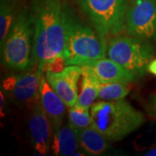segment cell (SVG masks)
I'll return each mask as SVG.
<instances>
[{
  "instance_id": "6da1fadb",
  "label": "cell",
  "mask_w": 156,
  "mask_h": 156,
  "mask_svg": "<svg viewBox=\"0 0 156 156\" xmlns=\"http://www.w3.org/2000/svg\"><path fill=\"white\" fill-rule=\"evenodd\" d=\"M34 20V47L31 67L44 73L48 62L64 49L73 15L67 0H30Z\"/></svg>"
},
{
  "instance_id": "7a4b0ae2",
  "label": "cell",
  "mask_w": 156,
  "mask_h": 156,
  "mask_svg": "<svg viewBox=\"0 0 156 156\" xmlns=\"http://www.w3.org/2000/svg\"><path fill=\"white\" fill-rule=\"evenodd\" d=\"M90 114L93 126L108 141L122 140L145 122L144 115L124 99L96 101Z\"/></svg>"
},
{
  "instance_id": "3957f363",
  "label": "cell",
  "mask_w": 156,
  "mask_h": 156,
  "mask_svg": "<svg viewBox=\"0 0 156 156\" xmlns=\"http://www.w3.org/2000/svg\"><path fill=\"white\" fill-rule=\"evenodd\" d=\"M34 47V20L23 8L17 12L9 33L1 46L2 62L5 67L24 70L31 67Z\"/></svg>"
},
{
  "instance_id": "277c9868",
  "label": "cell",
  "mask_w": 156,
  "mask_h": 156,
  "mask_svg": "<svg viewBox=\"0 0 156 156\" xmlns=\"http://www.w3.org/2000/svg\"><path fill=\"white\" fill-rule=\"evenodd\" d=\"M107 48V39L100 36L95 29L79 22L73 13L62 53L66 64L83 66L104 58Z\"/></svg>"
},
{
  "instance_id": "5b68a950",
  "label": "cell",
  "mask_w": 156,
  "mask_h": 156,
  "mask_svg": "<svg viewBox=\"0 0 156 156\" xmlns=\"http://www.w3.org/2000/svg\"><path fill=\"white\" fill-rule=\"evenodd\" d=\"M96 32L106 38L126 30L128 0H76Z\"/></svg>"
},
{
  "instance_id": "8992f818",
  "label": "cell",
  "mask_w": 156,
  "mask_h": 156,
  "mask_svg": "<svg viewBox=\"0 0 156 156\" xmlns=\"http://www.w3.org/2000/svg\"><path fill=\"white\" fill-rule=\"evenodd\" d=\"M108 58L116 62L136 77H141L147 72V66L152 61L154 51L146 40L132 36L116 37L108 44Z\"/></svg>"
},
{
  "instance_id": "52a82bcc",
  "label": "cell",
  "mask_w": 156,
  "mask_h": 156,
  "mask_svg": "<svg viewBox=\"0 0 156 156\" xmlns=\"http://www.w3.org/2000/svg\"><path fill=\"white\" fill-rule=\"evenodd\" d=\"M127 34L147 40L156 34V0H131L126 13Z\"/></svg>"
},
{
  "instance_id": "ba28073f",
  "label": "cell",
  "mask_w": 156,
  "mask_h": 156,
  "mask_svg": "<svg viewBox=\"0 0 156 156\" xmlns=\"http://www.w3.org/2000/svg\"><path fill=\"white\" fill-rule=\"evenodd\" d=\"M82 74L81 66L67 65L61 72L47 71L45 77L68 108H70L77 101V83Z\"/></svg>"
},
{
  "instance_id": "9c48e42d",
  "label": "cell",
  "mask_w": 156,
  "mask_h": 156,
  "mask_svg": "<svg viewBox=\"0 0 156 156\" xmlns=\"http://www.w3.org/2000/svg\"><path fill=\"white\" fill-rule=\"evenodd\" d=\"M29 127L35 150L41 155H46L51 146V138L54 133L40 100L31 106Z\"/></svg>"
},
{
  "instance_id": "30bf717a",
  "label": "cell",
  "mask_w": 156,
  "mask_h": 156,
  "mask_svg": "<svg viewBox=\"0 0 156 156\" xmlns=\"http://www.w3.org/2000/svg\"><path fill=\"white\" fill-rule=\"evenodd\" d=\"M39 100L50 120L53 133H55L62 126L67 105L51 88L44 75L41 78Z\"/></svg>"
},
{
  "instance_id": "8fae6325",
  "label": "cell",
  "mask_w": 156,
  "mask_h": 156,
  "mask_svg": "<svg viewBox=\"0 0 156 156\" xmlns=\"http://www.w3.org/2000/svg\"><path fill=\"white\" fill-rule=\"evenodd\" d=\"M81 67L83 70L88 71L97 78L101 83H131L136 79L134 74L129 72L125 68L110 58L104 57Z\"/></svg>"
},
{
  "instance_id": "7c38bea8",
  "label": "cell",
  "mask_w": 156,
  "mask_h": 156,
  "mask_svg": "<svg viewBox=\"0 0 156 156\" xmlns=\"http://www.w3.org/2000/svg\"><path fill=\"white\" fill-rule=\"evenodd\" d=\"M27 72L19 76L15 89L12 94L14 99L24 104H31L39 100L40 83L43 72L37 66H32V69Z\"/></svg>"
},
{
  "instance_id": "4fadbf2b",
  "label": "cell",
  "mask_w": 156,
  "mask_h": 156,
  "mask_svg": "<svg viewBox=\"0 0 156 156\" xmlns=\"http://www.w3.org/2000/svg\"><path fill=\"white\" fill-rule=\"evenodd\" d=\"M79 145L77 132L68 123V125L62 126L54 133L51 150L55 155H73L76 154Z\"/></svg>"
},
{
  "instance_id": "5bb4252c",
  "label": "cell",
  "mask_w": 156,
  "mask_h": 156,
  "mask_svg": "<svg viewBox=\"0 0 156 156\" xmlns=\"http://www.w3.org/2000/svg\"><path fill=\"white\" fill-rule=\"evenodd\" d=\"M81 147L90 155H100L108 148V140L92 125L77 132Z\"/></svg>"
},
{
  "instance_id": "9a60e30c",
  "label": "cell",
  "mask_w": 156,
  "mask_h": 156,
  "mask_svg": "<svg viewBox=\"0 0 156 156\" xmlns=\"http://www.w3.org/2000/svg\"><path fill=\"white\" fill-rule=\"evenodd\" d=\"M83 70L81 93L78 95L76 106L89 108L98 97L100 81L86 70Z\"/></svg>"
},
{
  "instance_id": "2e32d148",
  "label": "cell",
  "mask_w": 156,
  "mask_h": 156,
  "mask_svg": "<svg viewBox=\"0 0 156 156\" xmlns=\"http://www.w3.org/2000/svg\"><path fill=\"white\" fill-rule=\"evenodd\" d=\"M17 0H0V45L4 44L17 14Z\"/></svg>"
},
{
  "instance_id": "e0dca14e",
  "label": "cell",
  "mask_w": 156,
  "mask_h": 156,
  "mask_svg": "<svg viewBox=\"0 0 156 156\" xmlns=\"http://www.w3.org/2000/svg\"><path fill=\"white\" fill-rule=\"evenodd\" d=\"M129 83L123 82H100L98 97L102 101H117L124 99L130 92Z\"/></svg>"
},
{
  "instance_id": "ac0fdd59",
  "label": "cell",
  "mask_w": 156,
  "mask_h": 156,
  "mask_svg": "<svg viewBox=\"0 0 156 156\" xmlns=\"http://www.w3.org/2000/svg\"><path fill=\"white\" fill-rule=\"evenodd\" d=\"M69 125L76 132L92 126L93 123L89 108H84L76 105L70 107L69 109Z\"/></svg>"
},
{
  "instance_id": "d6986e66",
  "label": "cell",
  "mask_w": 156,
  "mask_h": 156,
  "mask_svg": "<svg viewBox=\"0 0 156 156\" xmlns=\"http://www.w3.org/2000/svg\"><path fill=\"white\" fill-rule=\"evenodd\" d=\"M67 66L66 61L62 55L56 56L52 59L50 62H48L44 67V72L50 71V72H61L63 69Z\"/></svg>"
},
{
  "instance_id": "ffe728a7",
  "label": "cell",
  "mask_w": 156,
  "mask_h": 156,
  "mask_svg": "<svg viewBox=\"0 0 156 156\" xmlns=\"http://www.w3.org/2000/svg\"><path fill=\"white\" fill-rule=\"evenodd\" d=\"M18 77L19 76H10L6 77L2 83V88L5 91H13L16 87Z\"/></svg>"
},
{
  "instance_id": "44dd1931",
  "label": "cell",
  "mask_w": 156,
  "mask_h": 156,
  "mask_svg": "<svg viewBox=\"0 0 156 156\" xmlns=\"http://www.w3.org/2000/svg\"><path fill=\"white\" fill-rule=\"evenodd\" d=\"M147 72L151 73L156 76V58L149 62V64L147 66Z\"/></svg>"
},
{
  "instance_id": "7402d4cb",
  "label": "cell",
  "mask_w": 156,
  "mask_h": 156,
  "mask_svg": "<svg viewBox=\"0 0 156 156\" xmlns=\"http://www.w3.org/2000/svg\"><path fill=\"white\" fill-rule=\"evenodd\" d=\"M5 106V95L3 94V90L0 91V113L1 117H3L5 115H3V108Z\"/></svg>"
},
{
  "instance_id": "603a6c76",
  "label": "cell",
  "mask_w": 156,
  "mask_h": 156,
  "mask_svg": "<svg viewBox=\"0 0 156 156\" xmlns=\"http://www.w3.org/2000/svg\"><path fill=\"white\" fill-rule=\"evenodd\" d=\"M146 155L156 156V147H154V148H153V149H151V150L148 151V152L146 154Z\"/></svg>"
},
{
  "instance_id": "cb8c5ba5",
  "label": "cell",
  "mask_w": 156,
  "mask_h": 156,
  "mask_svg": "<svg viewBox=\"0 0 156 156\" xmlns=\"http://www.w3.org/2000/svg\"><path fill=\"white\" fill-rule=\"evenodd\" d=\"M154 109L156 111V96L154 97Z\"/></svg>"
},
{
  "instance_id": "d4e9b609",
  "label": "cell",
  "mask_w": 156,
  "mask_h": 156,
  "mask_svg": "<svg viewBox=\"0 0 156 156\" xmlns=\"http://www.w3.org/2000/svg\"><path fill=\"white\" fill-rule=\"evenodd\" d=\"M154 37H155V40H156V34H155V36H154Z\"/></svg>"
}]
</instances>
